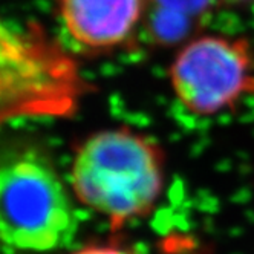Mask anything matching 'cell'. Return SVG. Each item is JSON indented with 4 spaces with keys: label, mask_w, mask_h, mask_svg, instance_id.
Here are the masks:
<instances>
[{
    "label": "cell",
    "mask_w": 254,
    "mask_h": 254,
    "mask_svg": "<svg viewBox=\"0 0 254 254\" xmlns=\"http://www.w3.org/2000/svg\"><path fill=\"white\" fill-rule=\"evenodd\" d=\"M166 176V153L158 141L130 127L104 129L78 147L70 167V191L118 231L155 211Z\"/></svg>",
    "instance_id": "cell-1"
},
{
    "label": "cell",
    "mask_w": 254,
    "mask_h": 254,
    "mask_svg": "<svg viewBox=\"0 0 254 254\" xmlns=\"http://www.w3.org/2000/svg\"><path fill=\"white\" fill-rule=\"evenodd\" d=\"M72 194L42 153L0 156V242L34 253L67 245L78 228Z\"/></svg>",
    "instance_id": "cell-2"
},
{
    "label": "cell",
    "mask_w": 254,
    "mask_h": 254,
    "mask_svg": "<svg viewBox=\"0 0 254 254\" xmlns=\"http://www.w3.org/2000/svg\"><path fill=\"white\" fill-rule=\"evenodd\" d=\"M169 83L175 98L191 115L228 112L254 95V48L239 35H197L176 52Z\"/></svg>",
    "instance_id": "cell-3"
},
{
    "label": "cell",
    "mask_w": 254,
    "mask_h": 254,
    "mask_svg": "<svg viewBox=\"0 0 254 254\" xmlns=\"http://www.w3.org/2000/svg\"><path fill=\"white\" fill-rule=\"evenodd\" d=\"M147 0H60L67 37L90 52H112L133 40Z\"/></svg>",
    "instance_id": "cell-4"
},
{
    "label": "cell",
    "mask_w": 254,
    "mask_h": 254,
    "mask_svg": "<svg viewBox=\"0 0 254 254\" xmlns=\"http://www.w3.org/2000/svg\"><path fill=\"white\" fill-rule=\"evenodd\" d=\"M69 254H136L133 250L126 248L117 242L107 244H90L78 248L77 251H72Z\"/></svg>",
    "instance_id": "cell-5"
}]
</instances>
